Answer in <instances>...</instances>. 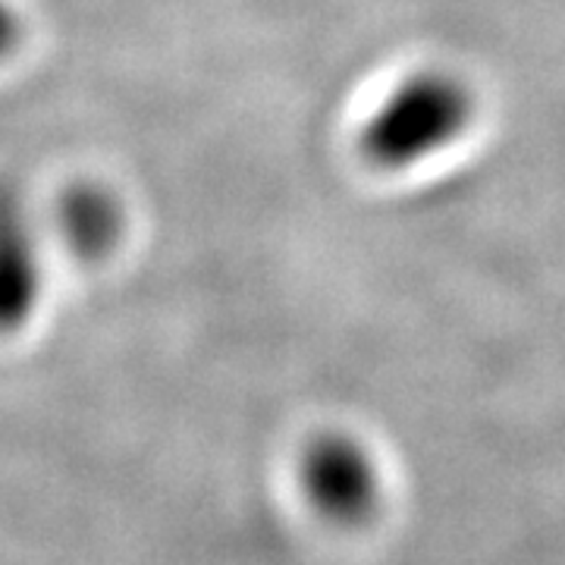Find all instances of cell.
<instances>
[{"label": "cell", "mask_w": 565, "mask_h": 565, "mask_svg": "<svg viewBox=\"0 0 565 565\" xmlns=\"http://www.w3.org/2000/svg\"><path fill=\"white\" fill-rule=\"evenodd\" d=\"M478 98L446 70H418L386 92L362 122V154L386 173L437 161L468 136Z\"/></svg>", "instance_id": "1"}, {"label": "cell", "mask_w": 565, "mask_h": 565, "mask_svg": "<svg viewBox=\"0 0 565 565\" xmlns=\"http://www.w3.org/2000/svg\"><path fill=\"white\" fill-rule=\"evenodd\" d=\"M57 226L63 239L73 245L79 255H104L110 252L122 230V217L117 202L102 189H73L61 202Z\"/></svg>", "instance_id": "4"}, {"label": "cell", "mask_w": 565, "mask_h": 565, "mask_svg": "<svg viewBox=\"0 0 565 565\" xmlns=\"http://www.w3.org/2000/svg\"><path fill=\"white\" fill-rule=\"evenodd\" d=\"M41 299V252L20 195L0 189V330H17Z\"/></svg>", "instance_id": "3"}, {"label": "cell", "mask_w": 565, "mask_h": 565, "mask_svg": "<svg viewBox=\"0 0 565 565\" xmlns=\"http://www.w3.org/2000/svg\"><path fill=\"white\" fill-rule=\"evenodd\" d=\"M17 39H20V22L13 17V10L0 0V57H7L13 51Z\"/></svg>", "instance_id": "5"}, {"label": "cell", "mask_w": 565, "mask_h": 565, "mask_svg": "<svg viewBox=\"0 0 565 565\" xmlns=\"http://www.w3.org/2000/svg\"><path fill=\"white\" fill-rule=\"evenodd\" d=\"M296 475L308 505L337 525L367 522L384 500V471L374 449L349 430L311 437Z\"/></svg>", "instance_id": "2"}]
</instances>
